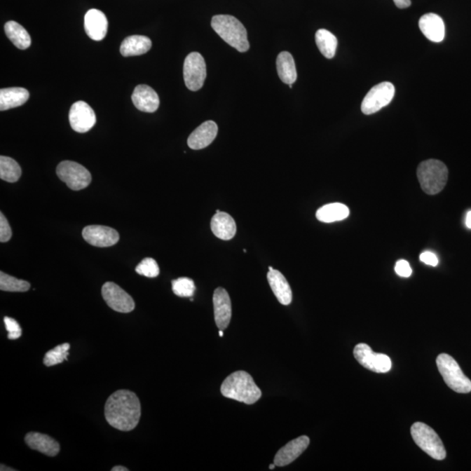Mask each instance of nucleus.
<instances>
[{
  "label": "nucleus",
  "mask_w": 471,
  "mask_h": 471,
  "mask_svg": "<svg viewBox=\"0 0 471 471\" xmlns=\"http://www.w3.org/2000/svg\"><path fill=\"white\" fill-rule=\"evenodd\" d=\"M448 177L447 166L439 160L424 161L417 168V177L421 187L428 195L438 194L444 190L448 182Z\"/></svg>",
  "instance_id": "obj_4"
},
{
  "label": "nucleus",
  "mask_w": 471,
  "mask_h": 471,
  "mask_svg": "<svg viewBox=\"0 0 471 471\" xmlns=\"http://www.w3.org/2000/svg\"><path fill=\"white\" fill-rule=\"evenodd\" d=\"M85 31L88 36L95 41H102L108 33V19L102 11L89 10L84 19Z\"/></svg>",
  "instance_id": "obj_16"
},
{
  "label": "nucleus",
  "mask_w": 471,
  "mask_h": 471,
  "mask_svg": "<svg viewBox=\"0 0 471 471\" xmlns=\"http://www.w3.org/2000/svg\"><path fill=\"white\" fill-rule=\"evenodd\" d=\"M213 306L217 327L220 330H226L231 320V301L226 289H216L213 294Z\"/></svg>",
  "instance_id": "obj_15"
},
{
  "label": "nucleus",
  "mask_w": 471,
  "mask_h": 471,
  "mask_svg": "<svg viewBox=\"0 0 471 471\" xmlns=\"http://www.w3.org/2000/svg\"><path fill=\"white\" fill-rule=\"evenodd\" d=\"M274 270L272 266H269V271H273Z\"/></svg>",
  "instance_id": "obj_44"
},
{
  "label": "nucleus",
  "mask_w": 471,
  "mask_h": 471,
  "mask_svg": "<svg viewBox=\"0 0 471 471\" xmlns=\"http://www.w3.org/2000/svg\"><path fill=\"white\" fill-rule=\"evenodd\" d=\"M420 260L428 266H437L439 263L438 258L434 252H424L420 255Z\"/></svg>",
  "instance_id": "obj_37"
},
{
  "label": "nucleus",
  "mask_w": 471,
  "mask_h": 471,
  "mask_svg": "<svg viewBox=\"0 0 471 471\" xmlns=\"http://www.w3.org/2000/svg\"><path fill=\"white\" fill-rule=\"evenodd\" d=\"M419 27L424 36L430 41L438 43L445 37V25L440 16L435 13H427L419 20Z\"/></svg>",
  "instance_id": "obj_20"
},
{
  "label": "nucleus",
  "mask_w": 471,
  "mask_h": 471,
  "mask_svg": "<svg viewBox=\"0 0 471 471\" xmlns=\"http://www.w3.org/2000/svg\"><path fill=\"white\" fill-rule=\"evenodd\" d=\"M4 322H5L7 332H8L9 340L14 341L20 338L21 334H22V329H21L18 321L13 318L5 317L4 318Z\"/></svg>",
  "instance_id": "obj_34"
},
{
  "label": "nucleus",
  "mask_w": 471,
  "mask_h": 471,
  "mask_svg": "<svg viewBox=\"0 0 471 471\" xmlns=\"http://www.w3.org/2000/svg\"><path fill=\"white\" fill-rule=\"evenodd\" d=\"M213 30L223 39L228 45L237 49L238 52L248 51L250 44L244 25L237 18L231 15H216L212 18Z\"/></svg>",
  "instance_id": "obj_3"
},
{
  "label": "nucleus",
  "mask_w": 471,
  "mask_h": 471,
  "mask_svg": "<svg viewBox=\"0 0 471 471\" xmlns=\"http://www.w3.org/2000/svg\"><path fill=\"white\" fill-rule=\"evenodd\" d=\"M275 466H276V465H275L274 463H273V465H270L269 466L270 470H273L275 468Z\"/></svg>",
  "instance_id": "obj_43"
},
{
  "label": "nucleus",
  "mask_w": 471,
  "mask_h": 471,
  "mask_svg": "<svg viewBox=\"0 0 471 471\" xmlns=\"http://www.w3.org/2000/svg\"><path fill=\"white\" fill-rule=\"evenodd\" d=\"M315 41L320 51L327 59H333L336 53L338 41L329 31L320 29L315 34Z\"/></svg>",
  "instance_id": "obj_28"
},
{
  "label": "nucleus",
  "mask_w": 471,
  "mask_h": 471,
  "mask_svg": "<svg viewBox=\"0 0 471 471\" xmlns=\"http://www.w3.org/2000/svg\"><path fill=\"white\" fill-rule=\"evenodd\" d=\"M135 108L145 113H154L159 108L160 100L157 93L147 85H139L132 94Z\"/></svg>",
  "instance_id": "obj_17"
},
{
  "label": "nucleus",
  "mask_w": 471,
  "mask_h": 471,
  "mask_svg": "<svg viewBox=\"0 0 471 471\" xmlns=\"http://www.w3.org/2000/svg\"><path fill=\"white\" fill-rule=\"evenodd\" d=\"M21 168L15 160L8 156H0V178L8 183H16L19 181Z\"/></svg>",
  "instance_id": "obj_29"
},
{
  "label": "nucleus",
  "mask_w": 471,
  "mask_h": 471,
  "mask_svg": "<svg viewBox=\"0 0 471 471\" xmlns=\"http://www.w3.org/2000/svg\"><path fill=\"white\" fill-rule=\"evenodd\" d=\"M310 439L306 435H302L294 439L277 452L274 458V465L277 467H284L294 463L308 449Z\"/></svg>",
  "instance_id": "obj_14"
},
{
  "label": "nucleus",
  "mask_w": 471,
  "mask_h": 471,
  "mask_svg": "<svg viewBox=\"0 0 471 471\" xmlns=\"http://www.w3.org/2000/svg\"><path fill=\"white\" fill-rule=\"evenodd\" d=\"M5 32L7 38L13 43L16 48L25 50L31 46L32 39L29 34L15 21H8L5 25Z\"/></svg>",
  "instance_id": "obj_27"
},
{
  "label": "nucleus",
  "mask_w": 471,
  "mask_h": 471,
  "mask_svg": "<svg viewBox=\"0 0 471 471\" xmlns=\"http://www.w3.org/2000/svg\"><path fill=\"white\" fill-rule=\"evenodd\" d=\"M82 237L89 245L96 247H110L119 241V233L113 228L103 226H89L82 231Z\"/></svg>",
  "instance_id": "obj_13"
},
{
  "label": "nucleus",
  "mask_w": 471,
  "mask_h": 471,
  "mask_svg": "<svg viewBox=\"0 0 471 471\" xmlns=\"http://www.w3.org/2000/svg\"><path fill=\"white\" fill-rule=\"evenodd\" d=\"M395 271L396 274L402 278H409L412 275V269L409 262L403 259L396 262Z\"/></svg>",
  "instance_id": "obj_36"
},
{
  "label": "nucleus",
  "mask_w": 471,
  "mask_h": 471,
  "mask_svg": "<svg viewBox=\"0 0 471 471\" xmlns=\"http://www.w3.org/2000/svg\"><path fill=\"white\" fill-rule=\"evenodd\" d=\"M395 93L394 85L390 82L385 81L374 86L362 101V113L365 115H372V114L380 111L384 107L390 104L394 98Z\"/></svg>",
  "instance_id": "obj_9"
},
{
  "label": "nucleus",
  "mask_w": 471,
  "mask_h": 471,
  "mask_svg": "<svg viewBox=\"0 0 471 471\" xmlns=\"http://www.w3.org/2000/svg\"><path fill=\"white\" fill-rule=\"evenodd\" d=\"M410 431L416 445L426 454L439 461L445 459L447 453L444 445L432 428L425 423H416L413 424Z\"/></svg>",
  "instance_id": "obj_6"
},
{
  "label": "nucleus",
  "mask_w": 471,
  "mask_h": 471,
  "mask_svg": "<svg viewBox=\"0 0 471 471\" xmlns=\"http://www.w3.org/2000/svg\"><path fill=\"white\" fill-rule=\"evenodd\" d=\"M112 471H128V469L125 468L123 466H115L111 470Z\"/></svg>",
  "instance_id": "obj_40"
},
{
  "label": "nucleus",
  "mask_w": 471,
  "mask_h": 471,
  "mask_svg": "<svg viewBox=\"0 0 471 471\" xmlns=\"http://www.w3.org/2000/svg\"><path fill=\"white\" fill-rule=\"evenodd\" d=\"M350 214L347 205L343 203H334L324 205L317 210V219L322 223L338 222L347 219Z\"/></svg>",
  "instance_id": "obj_25"
},
{
  "label": "nucleus",
  "mask_w": 471,
  "mask_h": 471,
  "mask_svg": "<svg viewBox=\"0 0 471 471\" xmlns=\"http://www.w3.org/2000/svg\"><path fill=\"white\" fill-rule=\"evenodd\" d=\"M207 76L206 64L199 53H191L184 64V83L191 91H198L203 88Z\"/></svg>",
  "instance_id": "obj_10"
},
{
  "label": "nucleus",
  "mask_w": 471,
  "mask_h": 471,
  "mask_svg": "<svg viewBox=\"0 0 471 471\" xmlns=\"http://www.w3.org/2000/svg\"><path fill=\"white\" fill-rule=\"evenodd\" d=\"M104 411L110 426L121 431L133 430L141 418L140 400L134 392L117 390L107 400Z\"/></svg>",
  "instance_id": "obj_1"
},
{
  "label": "nucleus",
  "mask_w": 471,
  "mask_h": 471,
  "mask_svg": "<svg viewBox=\"0 0 471 471\" xmlns=\"http://www.w3.org/2000/svg\"><path fill=\"white\" fill-rule=\"evenodd\" d=\"M31 285L26 280L18 278L4 272L0 273V290L11 292H25L29 290Z\"/></svg>",
  "instance_id": "obj_30"
},
{
  "label": "nucleus",
  "mask_w": 471,
  "mask_h": 471,
  "mask_svg": "<svg viewBox=\"0 0 471 471\" xmlns=\"http://www.w3.org/2000/svg\"><path fill=\"white\" fill-rule=\"evenodd\" d=\"M267 280L275 297L280 304L290 305L292 301V289L284 275L278 270L269 271L267 273Z\"/></svg>",
  "instance_id": "obj_21"
},
{
  "label": "nucleus",
  "mask_w": 471,
  "mask_h": 471,
  "mask_svg": "<svg viewBox=\"0 0 471 471\" xmlns=\"http://www.w3.org/2000/svg\"><path fill=\"white\" fill-rule=\"evenodd\" d=\"M12 229L4 214L0 213V242L6 243L12 238Z\"/></svg>",
  "instance_id": "obj_35"
},
{
  "label": "nucleus",
  "mask_w": 471,
  "mask_h": 471,
  "mask_svg": "<svg viewBox=\"0 0 471 471\" xmlns=\"http://www.w3.org/2000/svg\"><path fill=\"white\" fill-rule=\"evenodd\" d=\"M1 470H15L12 468H9V467H6L5 465H1Z\"/></svg>",
  "instance_id": "obj_41"
},
{
  "label": "nucleus",
  "mask_w": 471,
  "mask_h": 471,
  "mask_svg": "<svg viewBox=\"0 0 471 471\" xmlns=\"http://www.w3.org/2000/svg\"><path fill=\"white\" fill-rule=\"evenodd\" d=\"M395 5L400 9L408 8L411 6V0H394Z\"/></svg>",
  "instance_id": "obj_38"
},
{
  "label": "nucleus",
  "mask_w": 471,
  "mask_h": 471,
  "mask_svg": "<svg viewBox=\"0 0 471 471\" xmlns=\"http://www.w3.org/2000/svg\"><path fill=\"white\" fill-rule=\"evenodd\" d=\"M219 131L216 123L207 121L192 132L188 138V146L195 151L208 147L215 140Z\"/></svg>",
  "instance_id": "obj_18"
},
{
  "label": "nucleus",
  "mask_w": 471,
  "mask_h": 471,
  "mask_svg": "<svg viewBox=\"0 0 471 471\" xmlns=\"http://www.w3.org/2000/svg\"><path fill=\"white\" fill-rule=\"evenodd\" d=\"M278 76L285 84L292 85L297 80L294 57L288 52H281L276 62Z\"/></svg>",
  "instance_id": "obj_26"
},
{
  "label": "nucleus",
  "mask_w": 471,
  "mask_h": 471,
  "mask_svg": "<svg viewBox=\"0 0 471 471\" xmlns=\"http://www.w3.org/2000/svg\"><path fill=\"white\" fill-rule=\"evenodd\" d=\"M466 226L471 229V210L467 213L466 216Z\"/></svg>",
  "instance_id": "obj_39"
},
{
  "label": "nucleus",
  "mask_w": 471,
  "mask_h": 471,
  "mask_svg": "<svg viewBox=\"0 0 471 471\" xmlns=\"http://www.w3.org/2000/svg\"><path fill=\"white\" fill-rule=\"evenodd\" d=\"M102 294L107 305L114 311L128 313L133 311L135 308L133 298L113 282H107L103 285Z\"/></svg>",
  "instance_id": "obj_11"
},
{
  "label": "nucleus",
  "mask_w": 471,
  "mask_h": 471,
  "mask_svg": "<svg viewBox=\"0 0 471 471\" xmlns=\"http://www.w3.org/2000/svg\"><path fill=\"white\" fill-rule=\"evenodd\" d=\"M57 176L64 182L71 190L81 191L90 184V172L84 166L72 161H63L57 167Z\"/></svg>",
  "instance_id": "obj_7"
},
{
  "label": "nucleus",
  "mask_w": 471,
  "mask_h": 471,
  "mask_svg": "<svg viewBox=\"0 0 471 471\" xmlns=\"http://www.w3.org/2000/svg\"><path fill=\"white\" fill-rule=\"evenodd\" d=\"M437 365L444 383L453 391L460 394H468L471 391V381L463 374L452 356L441 353L437 357Z\"/></svg>",
  "instance_id": "obj_5"
},
{
  "label": "nucleus",
  "mask_w": 471,
  "mask_h": 471,
  "mask_svg": "<svg viewBox=\"0 0 471 471\" xmlns=\"http://www.w3.org/2000/svg\"><path fill=\"white\" fill-rule=\"evenodd\" d=\"M174 294L182 298H190L194 295L196 287L194 281L189 278H179L172 281Z\"/></svg>",
  "instance_id": "obj_32"
},
{
  "label": "nucleus",
  "mask_w": 471,
  "mask_h": 471,
  "mask_svg": "<svg viewBox=\"0 0 471 471\" xmlns=\"http://www.w3.org/2000/svg\"><path fill=\"white\" fill-rule=\"evenodd\" d=\"M30 97L26 88H9L0 90V110L5 111L25 104Z\"/></svg>",
  "instance_id": "obj_23"
},
{
  "label": "nucleus",
  "mask_w": 471,
  "mask_h": 471,
  "mask_svg": "<svg viewBox=\"0 0 471 471\" xmlns=\"http://www.w3.org/2000/svg\"><path fill=\"white\" fill-rule=\"evenodd\" d=\"M151 46V39L142 35H133L124 39L120 51L124 57L138 56L148 53Z\"/></svg>",
  "instance_id": "obj_24"
},
{
  "label": "nucleus",
  "mask_w": 471,
  "mask_h": 471,
  "mask_svg": "<svg viewBox=\"0 0 471 471\" xmlns=\"http://www.w3.org/2000/svg\"><path fill=\"white\" fill-rule=\"evenodd\" d=\"M28 447L46 456H55L59 454L60 446L58 442L48 435L39 432H29L25 437Z\"/></svg>",
  "instance_id": "obj_19"
},
{
  "label": "nucleus",
  "mask_w": 471,
  "mask_h": 471,
  "mask_svg": "<svg viewBox=\"0 0 471 471\" xmlns=\"http://www.w3.org/2000/svg\"><path fill=\"white\" fill-rule=\"evenodd\" d=\"M219 336H220V337H223V336H224V332H223V330H220V331H219Z\"/></svg>",
  "instance_id": "obj_42"
},
{
  "label": "nucleus",
  "mask_w": 471,
  "mask_h": 471,
  "mask_svg": "<svg viewBox=\"0 0 471 471\" xmlns=\"http://www.w3.org/2000/svg\"><path fill=\"white\" fill-rule=\"evenodd\" d=\"M210 228L214 235L222 240H230L237 233V224L233 217L226 212H217L213 216Z\"/></svg>",
  "instance_id": "obj_22"
},
{
  "label": "nucleus",
  "mask_w": 471,
  "mask_h": 471,
  "mask_svg": "<svg viewBox=\"0 0 471 471\" xmlns=\"http://www.w3.org/2000/svg\"><path fill=\"white\" fill-rule=\"evenodd\" d=\"M221 392L224 397L252 405L261 398L262 392L245 371H237L224 381Z\"/></svg>",
  "instance_id": "obj_2"
},
{
  "label": "nucleus",
  "mask_w": 471,
  "mask_h": 471,
  "mask_svg": "<svg viewBox=\"0 0 471 471\" xmlns=\"http://www.w3.org/2000/svg\"><path fill=\"white\" fill-rule=\"evenodd\" d=\"M353 356L365 369L378 374L390 372L392 362L390 357L383 353H374L369 345L360 343L353 349Z\"/></svg>",
  "instance_id": "obj_8"
},
{
  "label": "nucleus",
  "mask_w": 471,
  "mask_h": 471,
  "mask_svg": "<svg viewBox=\"0 0 471 471\" xmlns=\"http://www.w3.org/2000/svg\"><path fill=\"white\" fill-rule=\"evenodd\" d=\"M135 272L142 276L147 278H156L160 273L158 264L154 259L146 258L139 264L135 268Z\"/></svg>",
  "instance_id": "obj_33"
},
{
  "label": "nucleus",
  "mask_w": 471,
  "mask_h": 471,
  "mask_svg": "<svg viewBox=\"0 0 471 471\" xmlns=\"http://www.w3.org/2000/svg\"><path fill=\"white\" fill-rule=\"evenodd\" d=\"M69 349L70 344L69 343L57 346L55 348L51 349L45 355L44 360H43L44 365L52 367L62 363L64 360H67V356L69 355Z\"/></svg>",
  "instance_id": "obj_31"
},
{
  "label": "nucleus",
  "mask_w": 471,
  "mask_h": 471,
  "mask_svg": "<svg viewBox=\"0 0 471 471\" xmlns=\"http://www.w3.org/2000/svg\"><path fill=\"white\" fill-rule=\"evenodd\" d=\"M69 123L74 131L86 133L96 123L95 113L87 102L78 101L71 107Z\"/></svg>",
  "instance_id": "obj_12"
}]
</instances>
